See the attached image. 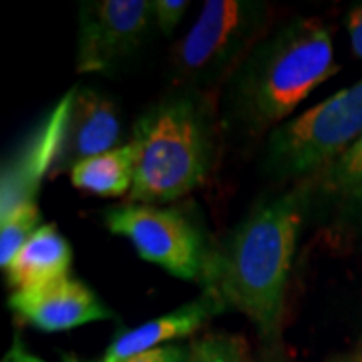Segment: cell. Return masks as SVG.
Listing matches in <instances>:
<instances>
[{
  "mask_svg": "<svg viewBox=\"0 0 362 362\" xmlns=\"http://www.w3.org/2000/svg\"><path fill=\"white\" fill-rule=\"evenodd\" d=\"M349 35L354 54L362 59V4L354 6L349 14Z\"/></svg>",
  "mask_w": 362,
  "mask_h": 362,
  "instance_id": "19",
  "label": "cell"
},
{
  "mask_svg": "<svg viewBox=\"0 0 362 362\" xmlns=\"http://www.w3.org/2000/svg\"><path fill=\"white\" fill-rule=\"evenodd\" d=\"M354 362H362V356H361V358H356V361H354Z\"/></svg>",
  "mask_w": 362,
  "mask_h": 362,
  "instance_id": "21",
  "label": "cell"
},
{
  "mask_svg": "<svg viewBox=\"0 0 362 362\" xmlns=\"http://www.w3.org/2000/svg\"><path fill=\"white\" fill-rule=\"evenodd\" d=\"M137 147L129 141L113 151L89 157L71 169V181L81 192L105 197L131 194L135 181Z\"/></svg>",
  "mask_w": 362,
  "mask_h": 362,
  "instance_id": "13",
  "label": "cell"
},
{
  "mask_svg": "<svg viewBox=\"0 0 362 362\" xmlns=\"http://www.w3.org/2000/svg\"><path fill=\"white\" fill-rule=\"evenodd\" d=\"M322 185L326 189H361L362 187V135L344 156L322 173Z\"/></svg>",
  "mask_w": 362,
  "mask_h": 362,
  "instance_id": "16",
  "label": "cell"
},
{
  "mask_svg": "<svg viewBox=\"0 0 362 362\" xmlns=\"http://www.w3.org/2000/svg\"><path fill=\"white\" fill-rule=\"evenodd\" d=\"M131 141L137 147L131 204L173 202L206 180L211 157L209 125L194 97H169L147 109Z\"/></svg>",
  "mask_w": 362,
  "mask_h": 362,
  "instance_id": "3",
  "label": "cell"
},
{
  "mask_svg": "<svg viewBox=\"0 0 362 362\" xmlns=\"http://www.w3.org/2000/svg\"><path fill=\"white\" fill-rule=\"evenodd\" d=\"M105 226L127 238L139 256L183 280L207 282L211 259L204 235L194 221L175 207L125 204L105 211Z\"/></svg>",
  "mask_w": 362,
  "mask_h": 362,
  "instance_id": "6",
  "label": "cell"
},
{
  "mask_svg": "<svg viewBox=\"0 0 362 362\" xmlns=\"http://www.w3.org/2000/svg\"><path fill=\"white\" fill-rule=\"evenodd\" d=\"M270 8L247 0H207L175 49V71L189 83H218L262 42Z\"/></svg>",
  "mask_w": 362,
  "mask_h": 362,
  "instance_id": "5",
  "label": "cell"
},
{
  "mask_svg": "<svg viewBox=\"0 0 362 362\" xmlns=\"http://www.w3.org/2000/svg\"><path fill=\"white\" fill-rule=\"evenodd\" d=\"M8 306L23 320L45 332H63L83 324L113 318V312L101 304L93 290L69 276L49 284L14 290Z\"/></svg>",
  "mask_w": 362,
  "mask_h": 362,
  "instance_id": "9",
  "label": "cell"
},
{
  "mask_svg": "<svg viewBox=\"0 0 362 362\" xmlns=\"http://www.w3.org/2000/svg\"><path fill=\"white\" fill-rule=\"evenodd\" d=\"M226 306L218 290L206 288L202 296L168 312L149 322H143L125 332H119L109 344L105 356L99 362H127L143 352L171 344L180 338L194 334L204 324Z\"/></svg>",
  "mask_w": 362,
  "mask_h": 362,
  "instance_id": "11",
  "label": "cell"
},
{
  "mask_svg": "<svg viewBox=\"0 0 362 362\" xmlns=\"http://www.w3.org/2000/svg\"><path fill=\"white\" fill-rule=\"evenodd\" d=\"M71 259V246L57 226H40L8 264V282L14 290H26L61 280L69 276Z\"/></svg>",
  "mask_w": 362,
  "mask_h": 362,
  "instance_id": "12",
  "label": "cell"
},
{
  "mask_svg": "<svg viewBox=\"0 0 362 362\" xmlns=\"http://www.w3.org/2000/svg\"><path fill=\"white\" fill-rule=\"evenodd\" d=\"M362 135V81L272 131L266 169L280 177L326 171Z\"/></svg>",
  "mask_w": 362,
  "mask_h": 362,
  "instance_id": "4",
  "label": "cell"
},
{
  "mask_svg": "<svg viewBox=\"0 0 362 362\" xmlns=\"http://www.w3.org/2000/svg\"><path fill=\"white\" fill-rule=\"evenodd\" d=\"M71 99L73 90H69L51 113L40 121L2 171L0 220L11 216L18 207L35 204L40 181L47 173H51L59 156Z\"/></svg>",
  "mask_w": 362,
  "mask_h": 362,
  "instance_id": "8",
  "label": "cell"
},
{
  "mask_svg": "<svg viewBox=\"0 0 362 362\" xmlns=\"http://www.w3.org/2000/svg\"><path fill=\"white\" fill-rule=\"evenodd\" d=\"M121 147V121L109 97L95 89H73L63 139L51 175L71 171L89 157Z\"/></svg>",
  "mask_w": 362,
  "mask_h": 362,
  "instance_id": "10",
  "label": "cell"
},
{
  "mask_svg": "<svg viewBox=\"0 0 362 362\" xmlns=\"http://www.w3.org/2000/svg\"><path fill=\"white\" fill-rule=\"evenodd\" d=\"M189 8V2L185 0H153V21L157 28L168 37L180 25L185 11Z\"/></svg>",
  "mask_w": 362,
  "mask_h": 362,
  "instance_id": "17",
  "label": "cell"
},
{
  "mask_svg": "<svg viewBox=\"0 0 362 362\" xmlns=\"http://www.w3.org/2000/svg\"><path fill=\"white\" fill-rule=\"evenodd\" d=\"M187 361V346H183L180 342H171L165 346L143 352L139 356L131 358L127 362H185Z\"/></svg>",
  "mask_w": 362,
  "mask_h": 362,
  "instance_id": "18",
  "label": "cell"
},
{
  "mask_svg": "<svg viewBox=\"0 0 362 362\" xmlns=\"http://www.w3.org/2000/svg\"><path fill=\"white\" fill-rule=\"evenodd\" d=\"M302 192L276 197L244 220L221 250L206 288L220 292L226 304L247 316L270 337L278 330L284 294L302 223Z\"/></svg>",
  "mask_w": 362,
  "mask_h": 362,
  "instance_id": "1",
  "label": "cell"
},
{
  "mask_svg": "<svg viewBox=\"0 0 362 362\" xmlns=\"http://www.w3.org/2000/svg\"><path fill=\"white\" fill-rule=\"evenodd\" d=\"M39 221L40 211L37 204H26L0 220V266L4 270L28 238L39 230Z\"/></svg>",
  "mask_w": 362,
  "mask_h": 362,
  "instance_id": "14",
  "label": "cell"
},
{
  "mask_svg": "<svg viewBox=\"0 0 362 362\" xmlns=\"http://www.w3.org/2000/svg\"><path fill=\"white\" fill-rule=\"evenodd\" d=\"M4 362H42V361L37 358V356H33V354H28V352H25L21 346H14V349L11 350V354L4 358Z\"/></svg>",
  "mask_w": 362,
  "mask_h": 362,
  "instance_id": "20",
  "label": "cell"
},
{
  "mask_svg": "<svg viewBox=\"0 0 362 362\" xmlns=\"http://www.w3.org/2000/svg\"><path fill=\"white\" fill-rule=\"evenodd\" d=\"M337 71L330 30L316 18H294L262 40L235 71L230 109L250 129L270 127Z\"/></svg>",
  "mask_w": 362,
  "mask_h": 362,
  "instance_id": "2",
  "label": "cell"
},
{
  "mask_svg": "<svg viewBox=\"0 0 362 362\" xmlns=\"http://www.w3.org/2000/svg\"><path fill=\"white\" fill-rule=\"evenodd\" d=\"M185 362H252L246 342L230 334H207L187 344Z\"/></svg>",
  "mask_w": 362,
  "mask_h": 362,
  "instance_id": "15",
  "label": "cell"
},
{
  "mask_svg": "<svg viewBox=\"0 0 362 362\" xmlns=\"http://www.w3.org/2000/svg\"><path fill=\"white\" fill-rule=\"evenodd\" d=\"M153 21L149 0H95L78 11L81 73H105L139 49Z\"/></svg>",
  "mask_w": 362,
  "mask_h": 362,
  "instance_id": "7",
  "label": "cell"
},
{
  "mask_svg": "<svg viewBox=\"0 0 362 362\" xmlns=\"http://www.w3.org/2000/svg\"><path fill=\"white\" fill-rule=\"evenodd\" d=\"M361 189H362V187H361Z\"/></svg>",
  "mask_w": 362,
  "mask_h": 362,
  "instance_id": "22",
  "label": "cell"
}]
</instances>
